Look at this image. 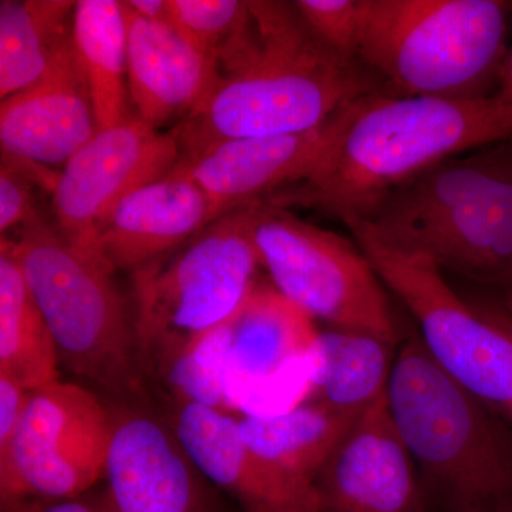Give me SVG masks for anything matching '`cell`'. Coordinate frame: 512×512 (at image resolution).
Wrapping results in <instances>:
<instances>
[{
    "mask_svg": "<svg viewBox=\"0 0 512 512\" xmlns=\"http://www.w3.org/2000/svg\"><path fill=\"white\" fill-rule=\"evenodd\" d=\"M28 396L29 390L23 389L10 377L0 375V451L9 446Z\"/></svg>",
    "mask_w": 512,
    "mask_h": 512,
    "instance_id": "cell-29",
    "label": "cell"
},
{
    "mask_svg": "<svg viewBox=\"0 0 512 512\" xmlns=\"http://www.w3.org/2000/svg\"><path fill=\"white\" fill-rule=\"evenodd\" d=\"M249 215L261 264L286 299L330 329L397 346L399 322L386 286L356 242L268 202L252 204Z\"/></svg>",
    "mask_w": 512,
    "mask_h": 512,
    "instance_id": "cell-9",
    "label": "cell"
},
{
    "mask_svg": "<svg viewBox=\"0 0 512 512\" xmlns=\"http://www.w3.org/2000/svg\"><path fill=\"white\" fill-rule=\"evenodd\" d=\"M97 131L73 39L36 83L0 103L2 153L40 167L66 164Z\"/></svg>",
    "mask_w": 512,
    "mask_h": 512,
    "instance_id": "cell-15",
    "label": "cell"
},
{
    "mask_svg": "<svg viewBox=\"0 0 512 512\" xmlns=\"http://www.w3.org/2000/svg\"><path fill=\"white\" fill-rule=\"evenodd\" d=\"M0 244V375L35 390L59 382V352L15 255Z\"/></svg>",
    "mask_w": 512,
    "mask_h": 512,
    "instance_id": "cell-23",
    "label": "cell"
},
{
    "mask_svg": "<svg viewBox=\"0 0 512 512\" xmlns=\"http://www.w3.org/2000/svg\"><path fill=\"white\" fill-rule=\"evenodd\" d=\"M248 3L251 23L218 57L214 89L173 130L181 160L235 138L313 130L363 97L386 94L359 60L312 35L295 2Z\"/></svg>",
    "mask_w": 512,
    "mask_h": 512,
    "instance_id": "cell-1",
    "label": "cell"
},
{
    "mask_svg": "<svg viewBox=\"0 0 512 512\" xmlns=\"http://www.w3.org/2000/svg\"><path fill=\"white\" fill-rule=\"evenodd\" d=\"M73 45L89 84L99 130L136 116L128 92L127 25L121 2H76Z\"/></svg>",
    "mask_w": 512,
    "mask_h": 512,
    "instance_id": "cell-22",
    "label": "cell"
},
{
    "mask_svg": "<svg viewBox=\"0 0 512 512\" xmlns=\"http://www.w3.org/2000/svg\"><path fill=\"white\" fill-rule=\"evenodd\" d=\"M165 420L202 476L245 512H322L315 490L293 483L256 456L231 413L171 403Z\"/></svg>",
    "mask_w": 512,
    "mask_h": 512,
    "instance_id": "cell-16",
    "label": "cell"
},
{
    "mask_svg": "<svg viewBox=\"0 0 512 512\" xmlns=\"http://www.w3.org/2000/svg\"><path fill=\"white\" fill-rule=\"evenodd\" d=\"M510 419L512 420V410H511V414H510Z\"/></svg>",
    "mask_w": 512,
    "mask_h": 512,
    "instance_id": "cell-33",
    "label": "cell"
},
{
    "mask_svg": "<svg viewBox=\"0 0 512 512\" xmlns=\"http://www.w3.org/2000/svg\"><path fill=\"white\" fill-rule=\"evenodd\" d=\"M352 106L303 133L222 141L178 167L207 192L218 217L241 210L311 177L335 146Z\"/></svg>",
    "mask_w": 512,
    "mask_h": 512,
    "instance_id": "cell-13",
    "label": "cell"
},
{
    "mask_svg": "<svg viewBox=\"0 0 512 512\" xmlns=\"http://www.w3.org/2000/svg\"><path fill=\"white\" fill-rule=\"evenodd\" d=\"M342 222L386 289L416 319L421 342L437 365L510 419L511 313L464 302L430 256L384 245L356 220Z\"/></svg>",
    "mask_w": 512,
    "mask_h": 512,
    "instance_id": "cell-8",
    "label": "cell"
},
{
    "mask_svg": "<svg viewBox=\"0 0 512 512\" xmlns=\"http://www.w3.org/2000/svg\"><path fill=\"white\" fill-rule=\"evenodd\" d=\"M22 512H113L104 493L97 497H77L59 503L36 505Z\"/></svg>",
    "mask_w": 512,
    "mask_h": 512,
    "instance_id": "cell-30",
    "label": "cell"
},
{
    "mask_svg": "<svg viewBox=\"0 0 512 512\" xmlns=\"http://www.w3.org/2000/svg\"><path fill=\"white\" fill-rule=\"evenodd\" d=\"M180 160L173 131L163 133L137 114L101 128L57 174L52 188L56 228L73 247L100 259L97 239L114 208L131 192L171 173Z\"/></svg>",
    "mask_w": 512,
    "mask_h": 512,
    "instance_id": "cell-11",
    "label": "cell"
},
{
    "mask_svg": "<svg viewBox=\"0 0 512 512\" xmlns=\"http://www.w3.org/2000/svg\"><path fill=\"white\" fill-rule=\"evenodd\" d=\"M360 416L315 400L284 412L245 414L239 419V433L269 467L316 491L320 471Z\"/></svg>",
    "mask_w": 512,
    "mask_h": 512,
    "instance_id": "cell-20",
    "label": "cell"
},
{
    "mask_svg": "<svg viewBox=\"0 0 512 512\" xmlns=\"http://www.w3.org/2000/svg\"><path fill=\"white\" fill-rule=\"evenodd\" d=\"M217 218L207 192L177 165L120 201L101 228L97 252L114 274H133L177 251Z\"/></svg>",
    "mask_w": 512,
    "mask_h": 512,
    "instance_id": "cell-17",
    "label": "cell"
},
{
    "mask_svg": "<svg viewBox=\"0 0 512 512\" xmlns=\"http://www.w3.org/2000/svg\"><path fill=\"white\" fill-rule=\"evenodd\" d=\"M124 3L140 18L154 20V22L170 20L168 0H124Z\"/></svg>",
    "mask_w": 512,
    "mask_h": 512,
    "instance_id": "cell-31",
    "label": "cell"
},
{
    "mask_svg": "<svg viewBox=\"0 0 512 512\" xmlns=\"http://www.w3.org/2000/svg\"><path fill=\"white\" fill-rule=\"evenodd\" d=\"M295 6L320 43L339 55L357 59L363 0H298Z\"/></svg>",
    "mask_w": 512,
    "mask_h": 512,
    "instance_id": "cell-27",
    "label": "cell"
},
{
    "mask_svg": "<svg viewBox=\"0 0 512 512\" xmlns=\"http://www.w3.org/2000/svg\"><path fill=\"white\" fill-rule=\"evenodd\" d=\"M239 309L231 318L188 343L161 370L156 380L171 403L202 404L232 413L225 393V367Z\"/></svg>",
    "mask_w": 512,
    "mask_h": 512,
    "instance_id": "cell-25",
    "label": "cell"
},
{
    "mask_svg": "<svg viewBox=\"0 0 512 512\" xmlns=\"http://www.w3.org/2000/svg\"><path fill=\"white\" fill-rule=\"evenodd\" d=\"M501 99L512 103V49L508 52L507 60H505L503 72H501L500 84H498L497 93Z\"/></svg>",
    "mask_w": 512,
    "mask_h": 512,
    "instance_id": "cell-32",
    "label": "cell"
},
{
    "mask_svg": "<svg viewBox=\"0 0 512 512\" xmlns=\"http://www.w3.org/2000/svg\"><path fill=\"white\" fill-rule=\"evenodd\" d=\"M346 220L494 289L512 315V138L448 158L387 194L367 217Z\"/></svg>",
    "mask_w": 512,
    "mask_h": 512,
    "instance_id": "cell-3",
    "label": "cell"
},
{
    "mask_svg": "<svg viewBox=\"0 0 512 512\" xmlns=\"http://www.w3.org/2000/svg\"><path fill=\"white\" fill-rule=\"evenodd\" d=\"M39 170L30 173L28 161L3 154L0 167V232H18L42 217L37 207L35 184L39 183Z\"/></svg>",
    "mask_w": 512,
    "mask_h": 512,
    "instance_id": "cell-28",
    "label": "cell"
},
{
    "mask_svg": "<svg viewBox=\"0 0 512 512\" xmlns=\"http://www.w3.org/2000/svg\"><path fill=\"white\" fill-rule=\"evenodd\" d=\"M113 414L83 386L55 382L29 390L9 446L0 451L3 512L26 501L82 497L106 474Z\"/></svg>",
    "mask_w": 512,
    "mask_h": 512,
    "instance_id": "cell-10",
    "label": "cell"
},
{
    "mask_svg": "<svg viewBox=\"0 0 512 512\" xmlns=\"http://www.w3.org/2000/svg\"><path fill=\"white\" fill-rule=\"evenodd\" d=\"M55 338L60 363L126 403L146 399L133 312L100 259L80 251L45 218L2 237Z\"/></svg>",
    "mask_w": 512,
    "mask_h": 512,
    "instance_id": "cell-6",
    "label": "cell"
},
{
    "mask_svg": "<svg viewBox=\"0 0 512 512\" xmlns=\"http://www.w3.org/2000/svg\"><path fill=\"white\" fill-rule=\"evenodd\" d=\"M318 330L313 319L274 285L258 284L239 309L225 367V393L232 412L252 394L295 365L306 363Z\"/></svg>",
    "mask_w": 512,
    "mask_h": 512,
    "instance_id": "cell-19",
    "label": "cell"
},
{
    "mask_svg": "<svg viewBox=\"0 0 512 512\" xmlns=\"http://www.w3.org/2000/svg\"><path fill=\"white\" fill-rule=\"evenodd\" d=\"M104 477L113 512H225L168 421L140 407L113 414Z\"/></svg>",
    "mask_w": 512,
    "mask_h": 512,
    "instance_id": "cell-12",
    "label": "cell"
},
{
    "mask_svg": "<svg viewBox=\"0 0 512 512\" xmlns=\"http://www.w3.org/2000/svg\"><path fill=\"white\" fill-rule=\"evenodd\" d=\"M73 0L0 2V97L36 83L73 39Z\"/></svg>",
    "mask_w": 512,
    "mask_h": 512,
    "instance_id": "cell-24",
    "label": "cell"
},
{
    "mask_svg": "<svg viewBox=\"0 0 512 512\" xmlns=\"http://www.w3.org/2000/svg\"><path fill=\"white\" fill-rule=\"evenodd\" d=\"M168 8L175 28L215 62L251 22L249 3L239 0H168Z\"/></svg>",
    "mask_w": 512,
    "mask_h": 512,
    "instance_id": "cell-26",
    "label": "cell"
},
{
    "mask_svg": "<svg viewBox=\"0 0 512 512\" xmlns=\"http://www.w3.org/2000/svg\"><path fill=\"white\" fill-rule=\"evenodd\" d=\"M507 3L363 0L357 59L390 96H494L508 52Z\"/></svg>",
    "mask_w": 512,
    "mask_h": 512,
    "instance_id": "cell-5",
    "label": "cell"
},
{
    "mask_svg": "<svg viewBox=\"0 0 512 512\" xmlns=\"http://www.w3.org/2000/svg\"><path fill=\"white\" fill-rule=\"evenodd\" d=\"M387 403L424 493L430 488L451 512H512L511 427L414 332L396 352Z\"/></svg>",
    "mask_w": 512,
    "mask_h": 512,
    "instance_id": "cell-4",
    "label": "cell"
},
{
    "mask_svg": "<svg viewBox=\"0 0 512 512\" xmlns=\"http://www.w3.org/2000/svg\"><path fill=\"white\" fill-rule=\"evenodd\" d=\"M512 138V103L498 94L453 100L370 94L350 107L335 146L311 177L272 194L275 207L365 218L434 165Z\"/></svg>",
    "mask_w": 512,
    "mask_h": 512,
    "instance_id": "cell-2",
    "label": "cell"
},
{
    "mask_svg": "<svg viewBox=\"0 0 512 512\" xmlns=\"http://www.w3.org/2000/svg\"><path fill=\"white\" fill-rule=\"evenodd\" d=\"M322 512H426L419 471L387 396L356 420L315 481Z\"/></svg>",
    "mask_w": 512,
    "mask_h": 512,
    "instance_id": "cell-14",
    "label": "cell"
},
{
    "mask_svg": "<svg viewBox=\"0 0 512 512\" xmlns=\"http://www.w3.org/2000/svg\"><path fill=\"white\" fill-rule=\"evenodd\" d=\"M123 5L127 25L128 92L134 113L160 130L183 121L214 89L218 67L171 20L154 22Z\"/></svg>",
    "mask_w": 512,
    "mask_h": 512,
    "instance_id": "cell-18",
    "label": "cell"
},
{
    "mask_svg": "<svg viewBox=\"0 0 512 512\" xmlns=\"http://www.w3.org/2000/svg\"><path fill=\"white\" fill-rule=\"evenodd\" d=\"M396 348L399 346L365 333L319 332L306 357L316 402L339 412H366L387 396Z\"/></svg>",
    "mask_w": 512,
    "mask_h": 512,
    "instance_id": "cell-21",
    "label": "cell"
},
{
    "mask_svg": "<svg viewBox=\"0 0 512 512\" xmlns=\"http://www.w3.org/2000/svg\"><path fill=\"white\" fill-rule=\"evenodd\" d=\"M249 207L221 215L177 251L130 274L134 332L147 380H156L188 343L247 301L262 266Z\"/></svg>",
    "mask_w": 512,
    "mask_h": 512,
    "instance_id": "cell-7",
    "label": "cell"
}]
</instances>
